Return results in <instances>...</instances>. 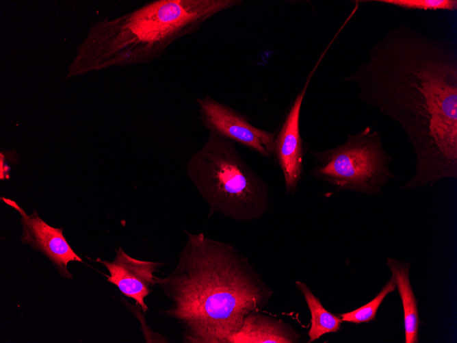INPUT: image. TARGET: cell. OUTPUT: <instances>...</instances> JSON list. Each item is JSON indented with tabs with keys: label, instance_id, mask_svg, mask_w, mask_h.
Returning <instances> with one entry per match:
<instances>
[{
	"label": "cell",
	"instance_id": "1",
	"mask_svg": "<svg viewBox=\"0 0 457 343\" xmlns=\"http://www.w3.org/2000/svg\"><path fill=\"white\" fill-rule=\"evenodd\" d=\"M367 105L397 123L415 154L405 188L457 177V45L407 25L390 30L343 78Z\"/></svg>",
	"mask_w": 457,
	"mask_h": 343
},
{
	"label": "cell",
	"instance_id": "2",
	"mask_svg": "<svg viewBox=\"0 0 457 343\" xmlns=\"http://www.w3.org/2000/svg\"><path fill=\"white\" fill-rule=\"evenodd\" d=\"M175 267L155 285L170 301L161 313L188 343H228L249 314L267 306L274 290L232 244L185 230Z\"/></svg>",
	"mask_w": 457,
	"mask_h": 343
},
{
	"label": "cell",
	"instance_id": "3",
	"mask_svg": "<svg viewBox=\"0 0 457 343\" xmlns=\"http://www.w3.org/2000/svg\"><path fill=\"white\" fill-rule=\"evenodd\" d=\"M241 0H156L95 25L70 66V76L112 66L149 62L176 40Z\"/></svg>",
	"mask_w": 457,
	"mask_h": 343
},
{
	"label": "cell",
	"instance_id": "4",
	"mask_svg": "<svg viewBox=\"0 0 457 343\" xmlns=\"http://www.w3.org/2000/svg\"><path fill=\"white\" fill-rule=\"evenodd\" d=\"M186 174L209 208L240 222L261 218L270 203L267 183L246 163L235 142L209 131L186 164Z\"/></svg>",
	"mask_w": 457,
	"mask_h": 343
},
{
	"label": "cell",
	"instance_id": "5",
	"mask_svg": "<svg viewBox=\"0 0 457 343\" xmlns=\"http://www.w3.org/2000/svg\"><path fill=\"white\" fill-rule=\"evenodd\" d=\"M311 153L316 162L311 175L338 190L377 194L394 177L392 158L384 151L378 131L369 127L349 134L341 145Z\"/></svg>",
	"mask_w": 457,
	"mask_h": 343
},
{
	"label": "cell",
	"instance_id": "6",
	"mask_svg": "<svg viewBox=\"0 0 457 343\" xmlns=\"http://www.w3.org/2000/svg\"><path fill=\"white\" fill-rule=\"evenodd\" d=\"M200 119L209 131L239 143L263 157H271L276 132L254 126L250 118L209 95L198 98Z\"/></svg>",
	"mask_w": 457,
	"mask_h": 343
},
{
	"label": "cell",
	"instance_id": "7",
	"mask_svg": "<svg viewBox=\"0 0 457 343\" xmlns=\"http://www.w3.org/2000/svg\"><path fill=\"white\" fill-rule=\"evenodd\" d=\"M326 51L328 48L309 74L303 88L290 106L278 132H276L272 156L281 170L287 194L295 192L303 171L304 147L300 131L302 105L311 78Z\"/></svg>",
	"mask_w": 457,
	"mask_h": 343
},
{
	"label": "cell",
	"instance_id": "8",
	"mask_svg": "<svg viewBox=\"0 0 457 343\" xmlns=\"http://www.w3.org/2000/svg\"><path fill=\"white\" fill-rule=\"evenodd\" d=\"M1 199L21 216L23 229L21 242L43 253L57 266L61 276L72 278L67 270L68 263L82 262V259L66 240L62 233L63 229L49 225L40 218L36 211L28 215L15 201L5 197Z\"/></svg>",
	"mask_w": 457,
	"mask_h": 343
},
{
	"label": "cell",
	"instance_id": "9",
	"mask_svg": "<svg viewBox=\"0 0 457 343\" xmlns=\"http://www.w3.org/2000/svg\"><path fill=\"white\" fill-rule=\"evenodd\" d=\"M101 262L109 272L108 282L115 285L120 292L128 298L133 299L146 313L148 307L144 298L151 292L155 285L154 273L165 264L140 260L127 255L121 247L116 249V256L112 262Z\"/></svg>",
	"mask_w": 457,
	"mask_h": 343
},
{
	"label": "cell",
	"instance_id": "10",
	"mask_svg": "<svg viewBox=\"0 0 457 343\" xmlns=\"http://www.w3.org/2000/svg\"><path fill=\"white\" fill-rule=\"evenodd\" d=\"M300 338V334L288 323L259 311L245 317L228 343H297Z\"/></svg>",
	"mask_w": 457,
	"mask_h": 343
},
{
	"label": "cell",
	"instance_id": "11",
	"mask_svg": "<svg viewBox=\"0 0 457 343\" xmlns=\"http://www.w3.org/2000/svg\"><path fill=\"white\" fill-rule=\"evenodd\" d=\"M387 264L402 301L405 343H417L419 341L418 332L420 321L417 301L410 282V263H404L397 259L388 258Z\"/></svg>",
	"mask_w": 457,
	"mask_h": 343
},
{
	"label": "cell",
	"instance_id": "12",
	"mask_svg": "<svg viewBox=\"0 0 457 343\" xmlns=\"http://www.w3.org/2000/svg\"><path fill=\"white\" fill-rule=\"evenodd\" d=\"M295 284L304 296L311 314L308 342H313L326 333L338 332L343 322L341 317L328 312L305 283L296 281Z\"/></svg>",
	"mask_w": 457,
	"mask_h": 343
},
{
	"label": "cell",
	"instance_id": "13",
	"mask_svg": "<svg viewBox=\"0 0 457 343\" xmlns=\"http://www.w3.org/2000/svg\"><path fill=\"white\" fill-rule=\"evenodd\" d=\"M395 283L391 277L372 300L354 310L341 314L339 316L343 322L354 324L374 320L380 305L385 297L395 290Z\"/></svg>",
	"mask_w": 457,
	"mask_h": 343
},
{
	"label": "cell",
	"instance_id": "14",
	"mask_svg": "<svg viewBox=\"0 0 457 343\" xmlns=\"http://www.w3.org/2000/svg\"><path fill=\"white\" fill-rule=\"evenodd\" d=\"M404 9L423 10H456V0H376Z\"/></svg>",
	"mask_w": 457,
	"mask_h": 343
}]
</instances>
